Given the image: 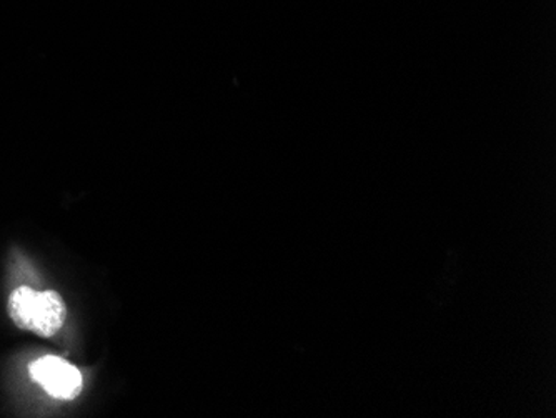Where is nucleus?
<instances>
[{
    "label": "nucleus",
    "mask_w": 556,
    "mask_h": 418,
    "mask_svg": "<svg viewBox=\"0 0 556 418\" xmlns=\"http://www.w3.org/2000/svg\"><path fill=\"white\" fill-rule=\"evenodd\" d=\"M8 312L14 326L39 337L55 335L67 318V305L58 292H36L29 286L17 287L11 293Z\"/></svg>",
    "instance_id": "f257e3e1"
},
{
    "label": "nucleus",
    "mask_w": 556,
    "mask_h": 418,
    "mask_svg": "<svg viewBox=\"0 0 556 418\" xmlns=\"http://www.w3.org/2000/svg\"><path fill=\"white\" fill-rule=\"evenodd\" d=\"M30 377L59 401H74L83 392L84 379L79 368L54 355L37 358L30 364Z\"/></svg>",
    "instance_id": "f03ea898"
}]
</instances>
